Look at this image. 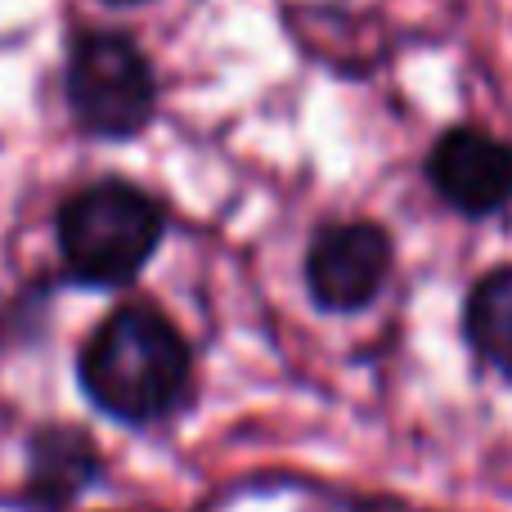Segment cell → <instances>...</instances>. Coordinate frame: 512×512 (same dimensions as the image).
Listing matches in <instances>:
<instances>
[{"label": "cell", "instance_id": "obj_5", "mask_svg": "<svg viewBox=\"0 0 512 512\" xmlns=\"http://www.w3.org/2000/svg\"><path fill=\"white\" fill-rule=\"evenodd\" d=\"M432 194L468 221H486L512 207V144L486 126H450L423 158Z\"/></svg>", "mask_w": 512, "mask_h": 512}, {"label": "cell", "instance_id": "obj_4", "mask_svg": "<svg viewBox=\"0 0 512 512\" xmlns=\"http://www.w3.org/2000/svg\"><path fill=\"white\" fill-rule=\"evenodd\" d=\"M396 243L378 221L319 225L306 248V292L328 315H360L382 297Z\"/></svg>", "mask_w": 512, "mask_h": 512}, {"label": "cell", "instance_id": "obj_9", "mask_svg": "<svg viewBox=\"0 0 512 512\" xmlns=\"http://www.w3.org/2000/svg\"><path fill=\"white\" fill-rule=\"evenodd\" d=\"M104 5H149V0H104Z\"/></svg>", "mask_w": 512, "mask_h": 512}, {"label": "cell", "instance_id": "obj_6", "mask_svg": "<svg viewBox=\"0 0 512 512\" xmlns=\"http://www.w3.org/2000/svg\"><path fill=\"white\" fill-rule=\"evenodd\" d=\"M99 477V454L77 427H36L27 441V508L63 512Z\"/></svg>", "mask_w": 512, "mask_h": 512}, {"label": "cell", "instance_id": "obj_1", "mask_svg": "<svg viewBox=\"0 0 512 512\" xmlns=\"http://www.w3.org/2000/svg\"><path fill=\"white\" fill-rule=\"evenodd\" d=\"M81 387L117 423H158L189 400L194 355L149 301L117 306L81 346Z\"/></svg>", "mask_w": 512, "mask_h": 512}, {"label": "cell", "instance_id": "obj_3", "mask_svg": "<svg viewBox=\"0 0 512 512\" xmlns=\"http://www.w3.org/2000/svg\"><path fill=\"white\" fill-rule=\"evenodd\" d=\"M72 122L95 140H135L158 113V72L140 41L113 27H81L63 59Z\"/></svg>", "mask_w": 512, "mask_h": 512}, {"label": "cell", "instance_id": "obj_7", "mask_svg": "<svg viewBox=\"0 0 512 512\" xmlns=\"http://www.w3.org/2000/svg\"><path fill=\"white\" fill-rule=\"evenodd\" d=\"M463 342L477 355V364L512 382V265H495L468 288Z\"/></svg>", "mask_w": 512, "mask_h": 512}, {"label": "cell", "instance_id": "obj_2", "mask_svg": "<svg viewBox=\"0 0 512 512\" xmlns=\"http://www.w3.org/2000/svg\"><path fill=\"white\" fill-rule=\"evenodd\" d=\"M167 216L131 180H99L59 207L54 234L68 274L86 288H122L158 252Z\"/></svg>", "mask_w": 512, "mask_h": 512}, {"label": "cell", "instance_id": "obj_8", "mask_svg": "<svg viewBox=\"0 0 512 512\" xmlns=\"http://www.w3.org/2000/svg\"><path fill=\"white\" fill-rule=\"evenodd\" d=\"M319 512H391V508L387 504H373V499H342V495H337V499H328Z\"/></svg>", "mask_w": 512, "mask_h": 512}]
</instances>
